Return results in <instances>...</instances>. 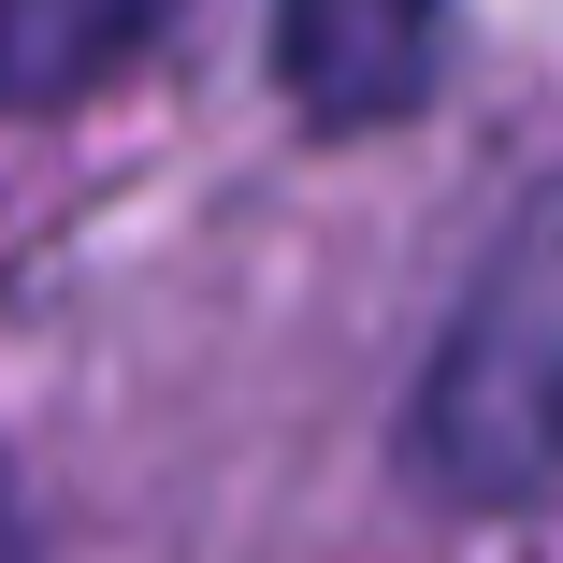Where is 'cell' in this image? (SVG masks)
Returning a JSON list of instances; mask_svg holds the SVG:
<instances>
[{
    "label": "cell",
    "instance_id": "obj_1",
    "mask_svg": "<svg viewBox=\"0 0 563 563\" xmlns=\"http://www.w3.org/2000/svg\"><path fill=\"white\" fill-rule=\"evenodd\" d=\"M419 477L463 506H520L563 477V202H534L448 318L419 376Z\"/></svg>",
    "mask_w": 563,
    "mask_h": 563
},
{
    "label": "cell",
    "instance_id": "obj_2",
    "mask_svg": "<svg viewBox=\"0 0 563 563\" xmlns=\"http://www.w3.org/2000/svg\"><path fill=\"white\" fill-rule=\"evenodd\" d=\"M448 0H275V87L318 131H390L433 101Z\"/></svg>",
    "mask_w": 563,
    "mask_h": 563
},
{
    "label": "cell",
    "instance_id": "obj_3",
    "mask_svg": "<svg viewBox=\"0 0 563 563\" xmlns=\"http://www.w3.org/2000/svg\"><path fill=\"white\" fill-rule=\"evenodd\" d=\"M159 15L174 0H0V101H15V117H58L101 73H131L159 44Z\"/></svg>",
    "mask_w": 563,
    "mask_h": 563
},
{
    "label": "cell",
    "instance_id": "obj_4",
    "mask_svg": "<svg viewBox=\"0 0 563 563\" xmlns=\"http://www.w3.org/2000/svg\"><path fill=\"white\" fill-rule=\"evenodd\" d=\"M0 563H15V506H0Z\"/></svg>",
    "mask_w": 563,
    "mask_h": 563
}]
</instances>
